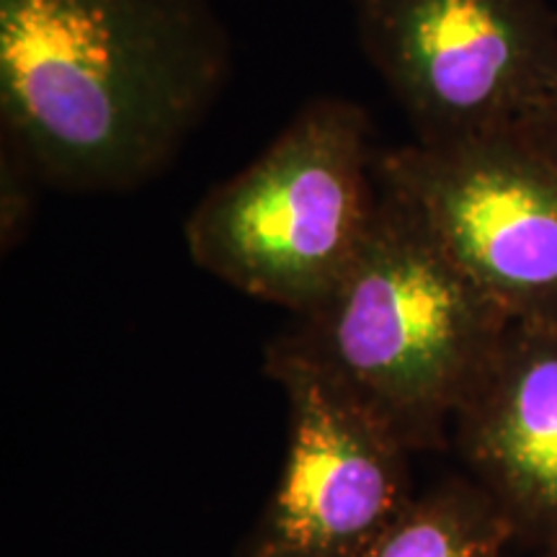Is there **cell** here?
Wrapping results in <instances>:
<instances>
[{"label": "cell", "instance_id": "3", "mask_svg": "<svg viewBox=\"0 0 557 557\" xmlns=\"http://www.w3.org/2000/svg\"><path fill=\"white\" fill-rule=\"evenodd\" d=\"M380 205L367 111L312 99L246 169L191 209L184 240L201 271L308 315L364 246Z\"/></svg>", "mask_w": 557, "mask_h": 557}, {"label": "cell", "instance_id": "10", "mask_svg": "<svg viewBox=\"0 0 557 557\" xmlns=\"http://www.w3.org/2000/svg\"><path fill=\"white\" fill-rule=\"evenodd\" d=\"M517 132L557 165V81L537 101V107L524 116Z\"/></svg>", "mask_w": 557, "mask_h": 557}, {"label": "cell", "instance_id": "11", "mask_svg": "<svg viewBox=\"0 0 557 557\" xmlns=\"http://www.w3.org/2000/svg\"><path fill=\"white\" fill-rule=\"evenodd\" d=\"M537 557H557V537L553 542H547V545H542Z\"/></svg>", "mask_w": 557, "mask_h": 557}, {"label": "cell", "instance_id": "8", "mask_svg": "<svg viewBox=\"0 0 557 557\" xmlns=\"http://www.w3.org/2000/svg\"><path fill=\"white\" fill-rule=\"evenodd\" d=\"M517 529L478 480L451 478L413 496L361 557H504Z\"/></svg>", "mask_w": 557, "mask_h": 557}, {"label": "cell", "instance_id": "4", "mask_svg": "<svg viewBox=\"0 0 557 557\" xmlns=\"http://www.w3.org/2000/svg\"><path fill=\"white\" fill-rule=\"evenodd\" d=\"M359 45L416 143L517 129L557 81L547 0H351Z\"/></svg>", "mask_w": 557, "mask_h": 557}, {"label": "cell", "instance_id": "2", "mask_svg": "<svg viewBox=\"0 0 557 557\" xmlns=\"http://www.w3.org/2000/svg\"><path fill=\"white\" fill-rule=\"evenodd\" d=\"M511 320L380 186L364 246L289 333L385 418L410 451L442 449Z\"/></svg>", "mask_w": 557, "mask_h": 557}, {"label": "cell", "instance_id": "1", "mask_svg": "<svg viewBox=\"0 0 557 557\" xmlns=\"http://www.w3.org/2000/svg\"><path fill=\"white\" fill-rule=\"evenodd\" d=\"M227 67L207 0H0L3 132L52 189L127 191L158 176Z\"/></svg>", "mask_w": 557, "mask_h": 557}, {"label": "cell", "instance_id": "6", "mask_svg": "<svg viewBox=\"0 0 557 557\" xmlns=\"http://www.w3.org/2000/svg\"><path fill=\"white\" fill-rule=\"evenodd\" d=\"M289 438L248 557H361L413 498L406 442L289 333L267 348Z\"/></svg>", "mask_w": 557, "mask_h": 557}, {"label": "cell", "instance_id": "5", "mask_svg": "<svg viewBox=\"0 0 557 557\" xmlns=\"http://www.w3.org/2000/svg\"><path fill=\"white\" fill-rule=\"evenodd\" d=\"M377 181L511 325L557 329V165L517 129L380 152Z\"/></svg>", "mask_w": 557, "mask_h": 557}, {"label": "cell", "instance_id": "7", "mask_svg": "<svg viewBox=\"0 0 557 557\" xmlns=\"http://www.w3.org/2000/svg\"><path fill=\"white\" fill-rule=\"evenodd\" d=\"M472 480L498 500L517 540L557 537V329L511 325L455 416Z\"/></svg>", "mask_w": 557, "mask_h": 557}, {"label": "cell", "instance_id": "9", "mask_svg": "<svg viewBox=\"0 0 557 557\" xmlns=\"http://www.w3.org/2000/svg\"><path fill=\"white\" fill-rule=\"evenodd\" d=\"M45 186L37 165L11 135L0 143V246L5 253L21 243L34 220L39 189Z\"/></svg>", "mask_w": 557, "mask_h": 557}]
</instances>
